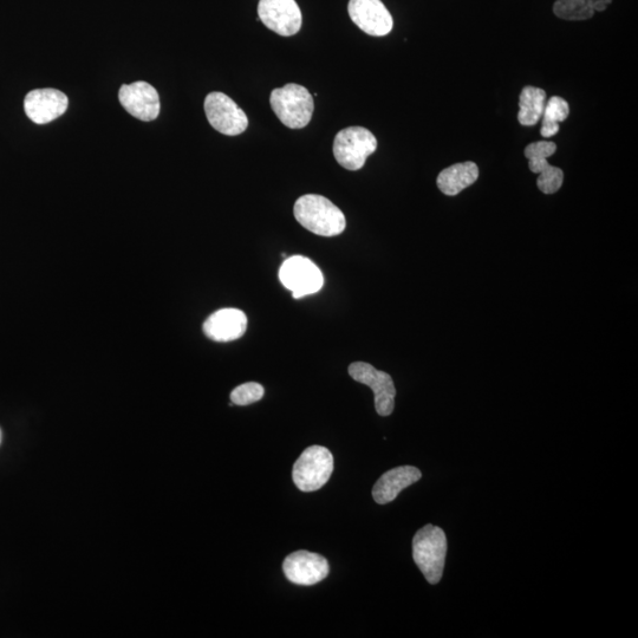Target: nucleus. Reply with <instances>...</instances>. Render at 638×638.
<instances>
[{"label": "nucleus", "mask_w": 638, "mask_h": 638, "mask_svg": "<svg viewBox=\"0 0 638 638\" xmlns=\"http://www.w3.org/2000/svg\"><path fill=\"white\" fill-rule=\"evenodd\" d=\"M295 218L304 229L321 237H336L343 233L347 220L335 204L322 195L307 194L296 201Z\"/></svg>", "instance_id": "nucleus-1"}, {"label": "nucleus", "mask_w": 638, "mask_h": 638, "mask_svg": "<svg viewBox=\"0 0 638 638\" xmlns=\"http://www.w3.org/2000/svg\"><path fill=\"white\" fill-rule=\"evenodd\" d=\"M447 555V538L444 530L426 525L416 532L413 539V558L429 584L441 581Z\"/></svg>", "instance_id": "nucleus-2"}, {"label": "nucleus", "mask_w": 638, "mask_h": 638, "mask_svg": "<svg viewBox=\"0 0 638 638\" xmlns=\"http://www.w3.org/2000/svg\"><path fill=\"white\" fill-rule=\"evenodd\" d=\"M270 104L279 121L291 129L307 127L315 109L310 91L295 83L272 90Z\"/></svg>", "instance_id": "nucleus-3"}, {"label": "nucleus", "mask_w": 638, "mask_h": 638, "mask_svg": "<svg viewBox=\"0 0 638 638\" xmlns=\"http://www.w3.org/2000/svg\"><path fill=\"white\" fill-rule=\"evenodd\" d=\"M334 472V457L328 448L311 446L301 454L292 471L298 490L315 492L328 483Z\"/></svg>", "instance_id": "nucleus-4"}, {"label": "nucleus", "mask_w": 638, "mask_h": 638, "mask_svg": "<svg viewBox=\"0 0 638 638\" xmlns=\"http://www.w3.org/2000/svg\"><path fill=\"white\" fill-rule=\"evenodd\" d=\"M377 140L367 128L348 127L336 135L334 156L338 164L348 171H360L368 156L375 153Z\"/></svg>", "instance_id": "nucleus-5"}, {"label": "nucleus", "mask_w": 638, "mask_h": 638, "mask_svg": "<svg viewBox=\"0 0 638 638\" xmlns=\"http://www.w3.org/2000/svg\"><path fill=\"white\" fill-rule=\"evenodd\" d=\"M204 106L208 122L221 134L237 136L249 127V119L244 110L223 93L214 91L208 94Z\"/></svg>", "instance_id": "nucleus-6"}, {"label": "nucleus", "mask_w": 638, "mask_h": 638, "mask_svg": "<svg viewBox=\"0 0 638 638\" xmlns=\"http://www.w3.org/2000/svg\"><path fill=\"white\" fill-rule=\"evenodd\" d=\"M279 279L296 299L316 294L324 284L321 270L310 259L302 256L285 259L279 270Z\"/></svg>", "instance_id": "nucleus-7"}, {"label": "nucleus", "mask_w": 638, "mask_h": 638, "mask_svg": "<svg viewBox=\"0 0 638 638\" xmlns=\"http://www.w3.org/2000/svg\"><path fill=\"white\" fill-rule=\"evenodd\" d=\"M258 16L279 36H295L302 29V11L296 0H259Z\"/></svg>", "instance_id": "nucleus-8"}, {"label": "nucleus", "mask_w": 638, "mask_h": 638, "mask_svg": "<svg viewBox=\"0 0 638 638\" xmlns=\"http://www.w3.org/2000/svg\"><path fill=\"white\" fill-rule=\"evenodd\" d=\"M349 374L356 382L373 390L377 414L389 416L394 412L396 389L392 376L366 362L350 364Z\"/></svg>", "instance_id": "nucleus-9"}, {"label": "nucleus", "mask_w": 638, "mask_h": 638, "mask_svg": "<svg viewBox=\"0 0 638 638\" xmlns=\"http://www.w3.org/2000/svg\"><path fill=\"white\" fill-rule=\"evenodd\" d=\"M556 151L557 145L551 141L533 142L525 148V158L529 160L530 171L539 174L537 186L544 194H555L563 185L564 172L548 162Z\"/></svg>", "instance_id": "nucleus-10"}, {"label": "nucleus", "mask_w": 638, "mask_h": 638, "mask_svg": "<svg viewBox=\"0 0 638 638\" xmlns=\"http://www.w3.org/2000/svg\"><path fill=\"white\" fill-rule=\"evenodd\" d=\"M283 571L291 583L311 587L328 577L330 566L318 553L297 551L286 557Z\"/></svg>", "instance_id": "nucleus-11"}, {"label": "nucleus", "mask_w": 638, "mask_h": 638, "mask_svg": "<svg viewBox=\"0 0 638 638\" xmlns=\"http://www.w3.org/2000/svg\"><path fill=\"white\" fill-rule=\"evenodd\" d=\"M351 21L369 36L383 37L393 30L392 15L381 0H350Z\"/></svg>", "instance_id": "nucleus-12"}, {"label": "nucleus", "mask_w": 638, "mask_h": 638, "mask_svg": "<svg viewBox=\"0 0 638 638\" xmlns=\"http://www.w3.org/2000/svg\"><path fill=\"white\" fill-rule=\"evenodd\" d=\"M119 100L126 112L135 119L149 122L158 119L160 97L158 91L147 82L125 84L119 91Z\"/></svg>", "instance_id": "nucleus-13"}, {"label": "nucleus", "mask_w": 638, "mask_h": 638, "mask_svg": "<svg viewBox=\"0 0 638 638\" xmlns=\"http://www.w3.org/2000/svg\"><path fill=\"white\" fill-rule=\"evenodd\" d=\"M67 95L57 89H36L30 91L24 100V109L29 119L36 125H47L67 112Z\"/></svg>", "instance_id": "nucleus-14"}, {"label": "nucleus", "mask_w": 638, "mask_h": 638, "mask_svg": "<svg viewBox=\"0 0 638 638\" xmlns=\"http://www.w3.org/2000/svg\"><path fill=\"white\" fill-rule=\"evenodd\" d=\"M247 317L242 310L221 309L208 317L203 325L205 335L210 340L227 343L239 340L245 335Z\"/></svg>", "instance_id": "nucleus-15"}, {"label": "nucleus", "mask_w": 638, "mask_h": 638, "mask_svg": "<svg viewBox=\"0 0 638 638\" xmlns=\"http://www.w3.org/2000/svg\"><path fill=\"white\" fill-rule=\"evenodd\" d=\"M422 478L419 468L400 466L390 470L377 480L373 488V498L377 504L392 503L405 488L418 483Z\"/></svg>", "instance_id": "nucleus-16"}, {"label": "nucleus", "mask_w": 638, "mask_h": 638, "mask_svg": "<svg viewBox=\"0 0 638 638\" xmlns=\"http://www.w3.org/2000/svg\"><path fill=\"white\" fill-rule=\"evenodd\" d=\"M478 178V166L475 165L474 162L467 161L444 169V171L439 174L436 185H438L439 190L445 195H448V197H455V195L466 190L467 187L472 186Z\"/></svg>", "instance_id": "nucleus-17"}, {"label": "nucleus", "mask_w": 638, "mask_h": 638, "mask_svg": "<svg viewBox=\"0 0 638 638\" xmlns=\"http://www.w3.org/2000/svg\"><path fill=\"white\" fill-rule=\"evenodd\" d=\"M548 97L545 90L536 87H525L519 96L518 121L524 127L536 126L542 120Z\"/></svg>", "instance_id": "nucleus-18"}, {"label": "nucleus", "mask_w": 638, "mask_h": 638, "mask_svg": "<svg viewBox=\"0 0 638 638\" xmlns=\"http://www.w3.org/2000/svg\"><path fill=\"white\" fill-rule=\"evenodd\" d=\"M569 115V103L562 97L553 96L546 101L542 116V129H540V134H542L543 138L549 139L557 135L559 133V123L568 119Z\"/></svg>", "instance_id": "nucleus-19"}, {"label": "nucleus", "mask_w": 638, "mask_h": 638, "mask_svg": "<svg viewBox=\"0 0 638 638\" xmlns=\"http://www.w3.org/2000/svg\"><path fill=\"white\" fill-rule=\"evenodd\" d=\"M553 12L564 21H588L595 15L588 0H557Z\"/></svg>", "instance_id": "nucleus-20"}, {"label": "nucleus", "mask_w": 638, "mask_h": 638, "mask_svg": "<svg viewBox=\"0 0 638 638\" xmlns=\"http://www.w3.org/2000/svg\"><path fill=\"white\" fill-rule=\"evenodd\" d=\"M265 389L262 384L257 382H247L240 384L239 387L231 393V401L233 405L249 406L263 399Z\"/></svg>", "instance_id": "nucleus-21"}, {"label": "nucleus", "mask_w": 638, "mask_h": 638, "mask_svg": "<svg viewBox=\"0 0 638 638\" xmlns=\"http://www.w3.org/2000/svg\"><path fill=\"white\" fill-rule=\"evenodd\" d=\"M588 3L595 12H603L609 8L613 0H588Z\"/></svg>", "instance_id": "nucleus-22"}, {"label": "nucleus", "mask_w": 638, "mask_h": 638, "mask_svg": "<svg viewBox=\"0 0 638 638\" xmlns=\"http://www.w3.org/2000/svg\"><path fill=\"white\" fill-rule=\"evenodd\" d=\"M2 439H3V433H2V429H0V444H2Z\"/></svg>", "instance_id": "nucleus-23"}]
</instances>
